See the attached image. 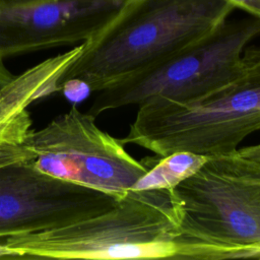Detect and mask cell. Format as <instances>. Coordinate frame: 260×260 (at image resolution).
I'll return each mask as SVG.
<instances>
[{
  "label": "cell",
  "mask_w": 260,
  "mask_h": 260,
  "mask_svg": "<svg viewBox=\"0 0 260 260\" xmlns=\"http://www.w3.org/2000/svg\"><path fill=\"white\" fill-rule=\"evenodd\" d=\"M22 145L38 171L115 196L135 189L150 169L120 138L102 130L94 116L74 106L43 128L31 129Z\"/></svg>",
  "instance_id": "8992f818"
},
{
  "label": "cell",
  "mask_w": 260,
  "mask_h": 260,
  "mask_svg": "<svg viewBox=\"0 0 260 260\" xmlns=\"http://www.w3.org/2000/svg\"><path fill=\"white\" fill-rule=\"evenodd\" d=\"M177 233L171 187L132 189L91 216L0 238V258L173 259Z\"/></svg>",
  "instance_id": "277c9868"
},
{
  "label": "cell",
  "mask_w": 260,
  "mask_h": 260,
  "mask_svg": "<svg viewBox=\"0 0 260 260\" xmlns=\"http://www.w3.org/2000/svg\"><path fill=\"white\" fill-rule=\"evenodd\" d=\"M235 8H241L252 16L260 18V0H225Z\"/></svg>",
  "instance_id": "30bf717a"
},
{
  "label": "cell",
  "mask_w": 260,
  "mask_h": 260,
  "mask_svg": "<svg viewBox=\"0 0 260 260\" xmlns=\"http://www.w3.org/2000/svg\"><path fill=\"white\" fill-rule=\"evenodd\" d=\"M173 259H260V161L238 149L209 156L171 187Z\"/></svg>",
  "instance_id": "7a4b0ae2"
},
{
  "label": "cell",
  "mask_w": 260,
  "mask_h": 260,
  "mask_svg": "<svg viewBox=\"0 0 260 260\" xmlns=\"http://www.w3.org/2000/svg\"><path fill=\"white\" fill-rule=\"evenodd\" d=\"M260 36V18L224 21L214 31L164 62L96 92L87 113L139 106L152 99L196 100L234 78L248 45Z\"/></svg>",
  "instance_id": "5b68a950"
},
{
  "label": "cell",
  "mask_w": 260,
  "mask_h": 260,
  "mask_svg": "<svg viewBox=\"0 0 260 260\" xmlns=\"http://www.w3.org/2000/svg\"><path fill=\"white\" fill-rule=\"evenodd\" d=\"M14 77V74L6 67L4 60L0 58V91Z\"/></svg>",
  "instance_id": "7c38bea8"
},
{
  "label": "cell",
  "mask_w": 260,
  "mask_h": 260,
  "mask_svg": "<svg viewBox=\"0 0 260 260\" xmlns=\"http://www.w3.org/2000/svg\"><path fill=\"white\" fill-rule=\"evenodd\" d=\"M235 6L225 0H126L114 17L82 43L58 80L98 92L155 66L204 39Z\"/></svg>",
  "instance_id": "6da1fadb"
},
{
  "label": "cell",
  "mask_w": 260,
  "mask_h": 260,
  "mask_svg": "<svg viewBox=\"0 0 260 260\" xmlns=\"http://www.w3.org/2000/svg\"><path fill=\"white\" fill-rule=\"evenodd\" d=\"M126 0H46L0 6V58L76 46L105 26Z\"/></svg>",
  "instance_id": "ba28073f"
},
{
  "label": "cell",
  "mask_w": 260,
  "mask_h": 260,
  "mask_svg": "<svg viewBox=\"0 0 260 260\" xmlns=\"http://www.w3.org/2000/svg\"><path fill=\"white\" fill-rule=\"evenodd\" d=\"M119 197L48 176L28 160L0 166V238L68 224Z\"/></svg>",
  "instance_id": "52a82bcc"
},
{
  "label": "cell",
  "mask_w": 260,
  "mask_h": 260,
  "mask_svg": "<svg viewBox=\"0 0 260 260\" xmlns=\"http://www.w3.org/2000/svg\"><path fill=\"white\" fill-rule=\"evenodd\" d=\"M260 131V47L247 48L242 68L231 80L189 102L152 99L138 106L126 144L157 157L175 153L214 156L237 150Z\"/></svg>",
  "instance_id": "3957f363"
},
{
  "label": "cell",
  "mask_w": 260,
  "mask_h": 260,
  "mask_svg": "<svg viewBox=\"0 0 260 260\" xmlns=\"http://www.w3.org/2000/svg\"><path fill=\"white\" fill-rule=\"evenodd\" d=\"M62 65L50 58L14 77L0 91V142L23 143L31 130L27 107L56 91Z\"/></svg>",
  "instance_id": "9c48e42d"
},
{
  "label": "cell",
  "mask_w": 260,
  "mask_h": 260,
  "mask_svg": "<svg viewBox=\"0 0 260 260\" xmlns=\"http://www.w3.org/2000/svg\"><path fill=\"white\" fill-rule=\"evenodd\" d=\"M46 0H0V6L1 7H13V6H21L26 5L30 3L41 2Z\"/></svg>",
  "instance_id": "4fadbf2b"
},
{
  "label": "cell",
  "mask_w": 260,
  "mask_h": 260,
  "mask_svg": "<svg viewBox=\"0 0 260 260\" xmlns=\"http://www.w3.org/2000/svg\"><path fill=\"white\" fill-rule=\"evenodd\" d=\"M238 151L244 155L245 157H248L253 160L260 161V143L251 145V146H246L242 148H238Z\"/></svg>",
  "instance_id": "8fae6325"
}]
</instances>
